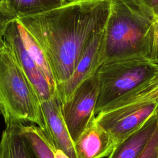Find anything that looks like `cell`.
Listing matches in <instances>:
<instances>
[{
  "instance_id": "obj_1",
  "label": "cell",
  "mask_w": 158,
  "mask_h": 158,
  "mask_svg": "<svg viewBox=\"0 0 158 158\" xmlns=\"http://www.w3.org/2000/svg\"><path fill=\"white\" fill-rule=\"evenodd\" d=\"M110 2L71 0L15 18L43 51L56 85L70 77L91 41L105 28Z\"/></svg>"
},
{
  "instance_id": "obj_2",
  "label": "cell",
  "mask_w": 158,
  "mask_h": 158,
  "mask_svg": "<svg viewBox=\"0 0 158 158\" xmlns=\"http://www.w3.org/2000/svg\"><path fill=\"white\" fill-rule=\"evenodd\" d=\"M155 15L142 0H112L104 28V62L149 58Z\"/></svg>"
},
{
  "instance_id": "obj_3",
  "label": "cell",
  "mask_w": 158,
  "mask_h": 158,
  "mask_svg": "<svg viewBox=\"0 0 158 158\" xmlns=\"http://www.w3.org/2000/svg\"><path fill=\"white\" fill-rule=\"evenodd\" d=\"M0 106L4 118L31 122L45 131L39 98L4 40H0Z\"/></svg>"
},
{
  "instance_id": "obj_4",
  "label": "cell",
  "mask_w": 158,
  "mask_h": 158,
  "mask_svg": "<svg viewBox=\"0 0 158 158\" xmlns=\"http://www.w3.org/2000/svg\"><path fill=\"white\" fill-rule=\"evenodd\" d=\"M157 72L158 64L144 57L104 62L97 72L99 91L95 114L150 80Z\"/></svg>"
},
{
  "instance_id": "obj_5",
  "label": "cell",
  "mask_w": 158,
  "mask_h": 158,
  "mask_svg": "<svg viewBox=\"0 0 158 158\" xmlns=\"http://www.w3.org/2000/svg\"><path fill=\"white\" fill-rule=\"evenodd\" d=\"M99 91L96 73L81 83L68 100L62 104L63 118L74 143L96 117Z\"/></svg>"
},
{
  "instance_id": "obj_6",
  "label": "cell",
  "mask_w": 158,
  "mask_h": 158,
  "mask_svg": "<svg viewBox=\"0 0 158 158\" xmlns=\"http://www.w3.org/2000/svg\"><path fill=\"white\" fill-rule=\"evenodd\" d=\"M157 114L158 104L144 102L102 110L95 120L110 134L117 146Z\"/></svg>"
},
{
  "instance_id": "obj_7",
  "label": "cell",
  "mask_w": 158,
  "mask_h": 158,
  "mask_svg": "<svg viewBox=\"0 0 158 158\" xmlns=\"http://www.w3.org/2000/svg\"><path fill=\"white\" fill-rule=\"evenodd\" d=\"M3 38L33 87L40 102L56 97L57 96L56 89L49 83L41 70L25 49L15 19L7 23Z\"/></svg>"
},
{
  "instance_id": "obj_8",
  "label": "cell",
  "mask_w": 158,
  "mask_h": 158,
  "mask_svg": "<svg viewBox=\"0 0 158 158\" xmlns=\"http://www.w3.org/2000/svg\"><path fill=\"white\" fill-rule=\"evenodd\" d=\"M104 28L91 41L70 77L56 85L57 96L62 104L68 100L81 83L95 75L104 62Z\"/></svg>"
},
{
  "instance_id": "obj_9",
  "label": "cell",
  "mask_w": 158,
  "mask_h": 158,
  "mask_svg": "<svg viewBox=\"0 0 158 158\" xmlns=\"http://www.w3.org/2000/svg\"><path fill=\"white\" fill-rule=\"evenodd\" d=\"M62 103L58 97L41 102V109L45 123L44 132L54 146L69 158H78L74 142L63 118Z\"/></svg>"
},
{
  "instance_id": "obj_10",
  "label": "cell",
  "mask_w": 158,
  "mask_h": 158,
  "mask_svg": "<svg viewBox=\"0 0 158 158\" xmlns=\"http://www.w3.org/2000/svg\"><path fill=\"white\" fill-rule=\"evenodd\" d=\"M74 144L78 158L107 157L116 147L112 136L96 122L95 117Z\"/></svg>"
},
{
  "instance_id": "obj_11",
  "label": "cell",
  "mask_w": 158,
  "mask_h": 158,
  "mask_svg": "<svg viewBox=\"0 0 158 158\" xmlns=\"http://www.w3.org/2000/svg\"><path fill=\"white\" fill-rule=\"evenodd\" d=\"M0 141V158H38L22 131L23 123L8 117Z\"/></svg>"
},
{
  "instance_id": "obj_12",
  "label": "cell",
  "mask_w": 158,
  "mask_h": 158,
  "mask_svg": "<svg viewBox=\"0 0 158 158\" xmlns=\"http://www.w3.org/2000/svg\"><path fill=\"white\" fill-rule=\"evenodd\" d=\"M158 126V114L118 144L107 158H139Z\"/></svg>"
},
{
  "instance_id": "obj_13",
  "label": "cell",
  "mask_w": 158,
  "mask_h": 158,
  "mask_svg": "<svg viewBox=\"0 0 158 158\" xmlns=\"http://www.w3.org/2000/svg\"><path fill=\"white\" fill-rule=\"evenodd\" d=\"M22 131L38 158H56L54 146L40 127L23 124Z\"/></svg>"
},
{
  "instance_id": "obj_14",
  "label": "cell",
  "mask_w": 158,
  "mask_h": 158,
  "mask_svg": "<svg viewBox=\"0 0 158 158\" xmlns=\"http://www.w3.org/2000/svg\"><path fill=\"white\" fill-rule=\"evenodd\" d=\"M17 26L22 40L27 52L41 70L49 83L56 89V83L49 64L43 51L23 27L18 23Z\"/></svg>"
},
{
  "instance_id": "obj_15",
  "label": "cell",
  "mask_w": 158,
  "mask_h": 158,
  "mask_svg": "<svg viewBox=\"0 0 158 158\" xmlns=\"http://www.w3.org/2000/svg\"><path fill=\"white\" fill-rule=\"evenodd\" d=\"M67 0H7L9 9L15 17L40 13L64 4Z\"/></svg>"
},
{
  "instance_id": "obj_16",
  "label": "cell",
  "mask_w": 158,
  "mask_h": 158,
  "mask_svg": "<svg viewBox=\"0 0 158 158\" xmlns=\"http://www.w3.org/2000/svg\"><path fill=\"white\" fill-rule=\"evenodd\" d=\"M149 59L152 62L158 64V15H155L153 22Z\"/></svg>"
},
{
  "instance_id": "obj_17",
  "label": "cell",
  "mask_w": 158,
  "mask_h": 158,
  "mask_svg": "<svg viewBox=\"0 0 158 158\" xmlns=\"http://www.w3.org/2000/svg\"><path fill=\"white\" fill-rule=\"evenodd\" d=\"M139 158H158V126Z\"/></svg>"
},
{
  "instance_id": "obj_18",
  "label": "cell",
  "mask_w": 158,
  "mask_h": 158,
  "mask_svg": "<svg viewBox=\"0 0 158 158\" xmlns=\"http://www.w3.org/2000/svg\"><path fill=\"white\" fill-rule=\"evenodd\" d=\"M155 14L158 15V0H142Z\"/></svg>"
},
{
  "instance_id": "obj_19",
  "label": "cell",
  "mask_w": 158,
  "mask_h": 158,
  "mask_svg": "<svg viewBox=\"0 0 158 158\" xmlns=\"http://www.w3.org/2000/svg\"><path fill=\"white\" fill-rule=\"evenodd\" d=\"M54 151H55V156L56 158H69L64 152H63L62 151L56 149L54 147Z\"/></svg>"
},
{
  "instance_id": "obj_20",
  "label": "cell",
  "mask_w": 158,
  "mask_h": 158,
  "mask_svg": "<svg viewBox=\"0 0 158 158\" xmlns=\"http://www.w3.org/2000/svg\"><path fill=\"white\" fill-rule=\"evenodd\" d=\"M0 8L3 9H6L9 10V12L10 10L9 9L8 6H7V0H0ZM12 13V12H11Z\"/></svg>"
},
{
  "instance_id": "obj_21",
  "label": "cell",
  "mask_w": 158,
  "mask_h": 158,
  "mask_svg": "<svg viewBox=\"0 0 158 158\" xmlns=\"http://www.w3.org/2000/svg\"><path fill=\"white\" fill-rule=\"evenodd\" d=\"M3 115V111H2V108L0 106V115Z\"/></svg>"
},
{
  "instance_id": "obj_22",
  "label": "cell",
  "mask_w": 158,
  "mask_h": 158,
  "mask_svg": "<svg viewBox=\"0 0 158 158\" xmlns=\"http://www.w3.org/2000/svg\"><path fill=\"white\" fill-rule=\"evenodd\" d=\"M82 1H104V0H82ZM112 1V0H110Z\"/></svg>"
}]
</instances>
